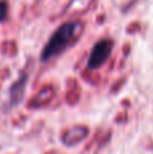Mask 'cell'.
<instances>
[{"label": "cell", "mask_w": 153, "mask_h": 154, "mask_svg": "<svg viewBox=\"0 0 153 154\" xmlns=\"http://www.w3.org/2000/svg\"><path fill=\"white\" fill-rule=\"evenodd\" d=\"M111 49H113V42L111 41H102V42L96 43L89 57V68H98L107 60L108 54H110Z\"/></svg>", "instance_id": "7a4b0ae2"}, {"label": "cell", "mask_w": 153, "mask_h": 154, "mask_svg": "<svg viewBox=\"0 0 153 154\" xmlns=\"http://www.w3.org/2000/svg\"><path fill=\"white\" fill-rule=\"evenodd\" d=\"M5 11H7V4L4 2H0V20H3L5 16Z\"/></svg>", "instance_id": "3957f363"}, {"label": "cell", "mask_w": 153, "mask_h": 154, "mask_svg": "<svg viewBox=\"0 0 153 154\" xmlns=\"http://www.w3.org/2000/svg\"><path fill=\"white\" fill-rule=\"evenodd\" d=\"M81 30H83V24L79 22H69L58 27V30L48 42L45 50L42 51V60H49L50 57H56L64 50H67L77 39Z\"/></svg>", "instance_id": "6da1fadb"}]
</instances>
